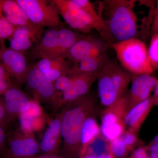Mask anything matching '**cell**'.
<instances>
[{
    "label": "cell",
    "instance_id": "e575fe53",
    "mask_svg": "<svg viewBox=\"0 0 158 158\" xmlns=\"http://www.w3.org/2000/svg\"><path fill=\"white\" fill-rule=\"evenodd\" d=\"M11 81L4 66L0 62V81Z\"/></svg>",
    "mask_w": 158,
    "mask_h": 158
},
{
    "label": "cell",
    "instance_id": "cb8c5ba5",
    "mask_svg": "<svg viewBox=\"0 0 158 158\" xmlns=\"http://www.w3.org/2000/svg\"><path fill=\"white\" fill-rule=\"evenodd\" d=\"M59 4L67 9L72 14L81 20L92 29L98 31L96 23L82 8L74 2L73 0H57Z\"/></svg>",
    "mask_w": 158,
    "mask_h": 158
},
{
    "label": "cell",
    "instance_id": "ffe728a7",
    "mask_svg": "<svg viewBox=\"0 0 158 158\" xmlns=\"http://www.w3.org/2000/svg\"><path fill=\"white\" fill-rule=\"evenodd\" d=\"M43 113L39 102L31 99V106L25 113L19 117L20 129L24 132L33 134L41 129L43 125Z\"/></svg>",
    "mask_w": 158,
    "mask_h": 158
},
{
    "label": "cell",
    "instance_id": "6da1fadb",
    "mask_svg": "<svg viewBox=\"0 0 158 158\" xmlns=\"http://www.w3.org/2000/svg\"><path fill=\"white\" fill-rule=\"evenodd\" d=\"M137 1L105 0L99 2L98 12L106 26L101 37L109 45L137 38L138 19L135 11Z\"/></svg>",
    "mask_w": 158,
    "mask_h": 158
},
{
    "label": "cell",
    "instance_id": "9c48e42d",
    "mask_svg": "<svg viewBox=\"0 0 158 158\" xmlns=\"http://www.w3.org/2000/svg\"><path fill=\"white\" fill-rule=\"evenodd\" d=\"M98 76V75H80L70 76L72 77L70 85L63 92L56 94L53 107L57 110L88 94Z\"/></svg>",
    "mask_w": 158,
    "mask_h": 158
},
{
    "label": "cell",
    "instance_id": "5bb4252c",
    "mask_svg": "<svg viewBox=\"0 0 158 158\" xmlns=\"http://www.w3.org/2000/svg\"><path fill=\"white\" fill-rule=\"evenodd\" d=\"M44 29L35 30L26 27H15L10 40L9 48L24 52L30 50L39 41Z\"/></svg>",
    "mask_w": 158,
    "mask_h": 158
},
{
    "label": "cell",
    "instance_id": "d4e9b609",
    "mask_svg": "<svg viewBox=\"0 0 158 158\" xmlns=\"http://www.w3.org/2000/svg\"><path fill=\"white\" fill-rule=\"evenodd\" d=\"M108 153H111L110 142L106 140L101 134L88 144L81 154L80 158L86 155H96Z\"/></svg>",
    "mask_w": 158,
    "mask_h": 158
},
{
    "label": "cell",
    "instance_id": "74e56055",
    "mask_svg": "<svg viewBox=\"0 0 158 158\" xmlns=\"http://www.w3.org/2000/svg\"><path fill=\"white\" fill-rule=\"evenodd\" d=\"M33 158H65L61 155H46L39 154L36 156L35 157Z\"/></svg>",
    "mask_w": 158,
    "mask_h": 158
},
{
    "label": "cell",
    "instance_id": "f546056e",
    "mask_svg": "<svg viewBox=\"0 0 158 158\" xmlns=\"http://www.w3.org/2000/svg\"><path fill=\"white\" fill-rule=\"evenodd\" d=\"M137 135L136 133L127 131L124 132L123 135L121 136L125 144L131 150L137 143L138 138Z\"/></svg>",
    "mask_w": 158,
    "mask_h": 158
},
{
    "label": "cell",
    "instance_id": "603a6c76",
    "mask_svg": "<svg viewBox=\"0 0 158 158\" xmlns=\"http://www.w3.org/2000/svg\"><path fill=\"white\" fill-rule=\"evenodd\" d=\"M51 2L56 6L59 15L62 16L65 22L71 28L84 34H90L93 30L81 20L72 14L67 9L59 4L57 0H51Z\"/></svg>",
    "mask_w": 158,
    "mask_h": 158
},
{
    "label": "cell",
    "instance_id": "7402d4cb",
    "mask_svg": "<svg viewBox=\"0 0 158 158\" xmlns=\"http://www.w3.org/2000/svg\"><path fill=\"white\" fill-rule=\"evenodd\" d=\"M101 134L100 127L92 115L87 118L82 126L81 132V154L93 140Z\"/></svg>",
    "mask_w": 158,
    "mask_h": 158
},
{
    "label": "cell",
    "instance_id": "7a4b0ae2",
    "mask_svg": "<svg viewBox=\"0 0 158 158\" xmlns=\"http://www.w3.org/2000/svg\"><path fill=\"white\" fill-rule=\"evenodd\" d=\"M93 98L88 94L65 105L61 112L62 147L61 155L65 158H80L81 132L83 123L93 115Z\"/></svg>",
    "mask_w": 158,
    "mask_h": 158
},
{
    "label": "cell",
    "instance_id": "d6a6232c",
    "mask_svg": "<svg viewBox=\"0 0 158 158\" xmlns=\"http://www.w3.org/2000/svg\"><path fill=\"white\" fill-rule=\"evenodd\" d=\"M151 31L152 35L158 33V1L157 2L156 5Z\"/></svg>",
    "mask_w": 158,
    "mask_h": 158
},
{
    "label": "cell",
    "instance_id": "ba28073f",
    "mask_svg": "<svg viewBox=\"0 0 158 158\" xmlns=\"http://www.w3.org/2000/svg\"><path fill=\"white\" fill-rule=\"evenodd\" d=\"M109 44L102 38L88 35L79 40L69 51L65 59L75 63L89 57L106 54Z\"/></svg>",
    "mask_w": 158,
    "mask_h": 158
},
{
    "label": "cell",
    "instance_id": "9a60e30c",
    "mask_svg": "<svg viewBox=\"0 0 158 158\" xmlns=\"http://www.w3.org/2000/svg\"><path fill=\"white\" fill-rule=\"evenodd\" d=\"M0 18L15 27H26L35 30L44 29L31 22L15 0H0Z\"/></svg>",
    "mask_w": 158,
    "mask_h": 158
},
{
    "label": "cell",
    "instance_id": "4fadbf2b",
    "mask_svg": "<svg viewBox=\"0 0 158 158\" xmlns=\"http://www.w3.org/2000/svg\"><path fill=\"white\" fill-rule=\"evenodd\" d=\"M62 113L60 112L50 122L39 143L40 154L59 155L62 143Z\"/></svg>",
    "mask_w": 158,
    "mask_h": 158
},
{
    "label": "cell",
    "instance_id": "277c9868",
    "mask_svg": "<svg viewBox=\"0 0 158 158\" xmlns=\"http://www.w3.org/2000/svg\"><path fill=\"white\" fill-rule=\"evenodd\" d=\"M114 50L120 65L133 75H152L153 69L148 49L144 41L134 38L110 45Z\"/></svg>",
    "mask_w": 158,
    "mask_h": 158
},
{
    "label": "cell",
    "instance_id": "4dcf8cb0",
    "mask_svg": "<svg viewBox=\"0 0 158 158\" xmlns=\"http://www.w3.org/2000/svg\"><path fill=\"white\" fill-rule=\"evenodd\" d=\"M10 123L11 122L6 111L3 98L0 96V126L6 129Z\"/></svg>",
    "mask_w": 158,
    "mask_h": 158
},
{
    "label": "cell",
    "instance_id": "8992f818",
    "mask_svg": "<svg viewBox=\"0 0 158 158\" xmlns=\"http://www.w3.org/2000/svg\"><path fill=\"white\" fill-rule=\"evenodd\" d=\"M40 154L39 143L33 134L20 129L8 136L5 155L8 158H33Z\"/></svg>",
    "mask_w": 158,
    "mask_h": 158
},
{
    "label": "cell",
    "instance_id": "4316f807",
    "mask_svg": "<svg viewBox=\"0 0 158 158\" xmlns=\"http://www.w3.org/2000/svg\"><path fill=\"white\" fill-rule=\"evenodd\" d=\"M148 53L153 69L158 70V33L152 35Z\"/></svg>",
    "mask_w": 158,
    "mask_h": 158
},
{
    "label": "cell",
    "instance_id": "60d3db41",
    "mask_svg": "<svg viewBox=\"0 0 158 158\" xmlns=\"http://www.w3.org/2000/svg\"><path fill=\"white\" fill-rule=\"evenodd\" d=\"M0 50H1V48H0Z\"/></svg>",
    "mask_w": 158,
    "mask_h": 158
},
{
    "label": "cell",
    "instance_id": "30bf717a",
    "mask_svg": "<svg viewBox=\"0 0 158 158\" xmlns=\"http://www.w3.org/2000/svg\"><path fill=\"white\" fill-rule=\"evenodd\" d=\"M25 84L34 99L53 104L56 96L53 82L34 65L29 69Z\"/></svg>",
    "mask_w": 158,
    "mask_h": 158
},
{
    "label": "cell",
    "instance_id": "44dd1931",
    "mask_svg": "<svg viewBox=\"0 0 158 158\" xmlns=\"http://www.w3.org/2000/svg\"><path fill=\"white\" fill-rule=\"evenodd\" d=\"M85 36L86 34L72 31L70 29L65 28H59L56 47L51 57L65 58L74 44Z\"/></svg>",
    "mask_w": 158,
    "mask_h": 158
},
{
    "label": "cell",
    "instance_id": "f1b7e54d",
    "mask_svg": "<svg viewBox=\"0 0 158 158\" xmlns=\"http://www.w3.org/2000/svg\"><path fill=\"white\" fill-rule=\"evenodd\" d=\"M72 81V77L69 76L67 73L61 76L54 82V88L56 94L61 93L66 90L70 85Z\"/></svg>",
    "mask_w": 158,
    "mask_h": 158
},
{
    "label": "cell",
    "instance_id": "8d00e7d4",
    "mask_svg": "<svg viewBox=\"0 0 158 158\" xmlns=\"http://www.w3.org/2000/svg\"><path fill=\"white\" fill-rule=\"evenodd\" d=\"M153 91V94L151 96V97L153 102L154 106H158V78Z\"/></svg>",
    "mask_w": 158,
    "mask_h": 158
},
{
    "label": "cell",
    "instance_id": "e0dca14e",
    "mask_svg": "<svg viewBox=\"0 0 158 158\" xmlns=\"http://www.w3.org/2000/svg\"><path fill=\"white\" fill-rule=\"evenodd\" d=\"M59 29L50 28L44 31L42 37L30 50L31 59H41L52 56L58 43Z\"/></svg>",
    "mask_w": 158,
    "mask_h": 158
},
{
    "label": "cell",
    "instance_id": "7c38bea8",
    "mask_svg": "<svg viewBox=\"0 0 158 158\" xmlns=\"http://www.w3.org/2000/svg\"><path fill=\"white\" fill-rule=\"evenodd\" d=\"M3 96L11 123L19 118L20 115L27 112L31 106V100L18 85L13 84L7 89Z\"/></svg>",
    "mask_w": 158,
    "mask_h": 158
},
{
    "label": "cell",
    "instance_id": "f35d334b",
    "mask_svg": "<svg viewBox=\"0 0 158 158\" xmlns=\"http://www.w3.org/2000/svg\"><path fill=\"white\" fill-rule=\"evenodd\" d=\"M154 142H158V134L153 138L152 141L151 143H154Z\"/></svg>",
    "mask_w": 158,
    "mask_h": 158
},
{
    "label": "cell",
    "instance_id": "2e32d148",
    "mask_svg": "<svg viewBox=\"0 0 158 158\" xmlns=\"http://www.w3.org/2000/svg\"><path fill=\"white\" fill-rule=\"evenodd\" d=\"M72 62L62 57H49L40 59L34 65L52 82L67 73L72 66Z\"/></svg>",
    "mask_w": 158,
    "mask_h": 158
},
{
    "label": "cell",
    "instance_id": "5b68a950",
    "mask_svg": "<svg viewBox=\"0 0 158 158\" xmlns=\"http://www.w3.org/2000/svg\"><path fill=\"white\" fill-rule=\"evenodd\" d=\"M31 22L41 27L54 28L61 24L60 15L51 1L15 0Z\"/></svg>",
    "mask_w": 158,
    "mask_h": 158
},
{
    "label": "cell",
    "instance_id": "83f0119b",
    "mask_svg": "<svg viewBox=\"0 0 158 158\" xmlns=\"http://www.w3.org/2000/svg\"><path fill=\"white\" fill-rule=\"evenodd\" d=\"M15 27L7 21L0 18V45L5 46V40L9 39L14 32Z\"/></svg>",
    "mask_w": 158,
    "mask_h": 158
},
{
    "label": "cell",
    "instance_id": "1f68e13d",
    "mask_svg": "<svg viewBox=\"0 0 158 158\" xmlns=\"http://www.w3.org/2000/svg\"><path fill=\"white\" fill-rule=\"evenodd\" d=\"M8 136L6 129L0 126V154L6 153L8 145Z\"/></svg>",
    "mask_w": 158,
    "mask_h": 158
},
{
    "label": "cell",
    "instance_id": "52a82bcc",
    "mask_svg": "<svg viewBox=\"0 0 158 158\" xmlns=\"http://www.w3.org/2000/svg\"><path fill=\"white\" fill-rule=\"evenodd\" d=\"M0 62L10 78L18 86L25 84L29 69L27 58L23 52L1 47Z\"/></svg>",
    "mask_w": 158,
    "mask_h": 158
},
{
    "label": "cell",
    "instance_id": "d590c367",
    "mask_svg": "<svg viewBox=\"0 0 158 158\" xmlns=\"http://www.w3.org/2000/svg\"><path fill=\"white\" fill-rule=\"evenodd\" d=\"M81 158H115L111 153L103 154L96 155H86L82 156Z\"/></svg>",
    "mask_w": 158,
    "mask_h": 158
},
{
    "label": "cell",
    "instance_id": "ab89813d",
    "mask_svg": "<svg viewBox=\"0 0 158 158\" xmlns=\"http://www.w3.org/2000/svg\"><path fill=\"white\" fill-rule=\"evenodd\" d=\"M130 158H149V156L147 157H141V158H132V157H130Z\"/></svg>",
    "mask_w": 158,
    "mask_h": 158
},
{
    "label": "cell",
    "instance_id": "484cf974",
    "mask_svg": "<svg viewBox=\"0 0 158 158\" xmlns=\"http://www.w3.org/2000/svg\"><path fill=\"white\" fill-rule=\"evenodd\" d=\"M110 149L115 158H125L131 151L125 144L121 136L110 142Z\"/></svg>",
    "mask_w": 158,
    "mask_h": 158
},
{
    "label": "cell",
    "instance_id": "3957f363",
    "mask_svg": "<svg viewBox=\"0 0 158 158\" xmlns=\"http://www.w3.org/2000/svg\"><path fill=\"white\" fill-rule=\"evenodd\" d=\"M131 77V73L118 62L110 60L97 79L102 104L108 107L126 95Z\"/></svg>",
    "mask_w": 158,
    "mask_h": 158
},
{
    "label": "cell",
    "instance_id": "836d02e7",
    "mask_svg": "<svg viewBox=\"0 0 158 158\" xmlns=\"http://www.w3.org/2000/svg\"><path fill=\"white\" fill-rule=\"evenodd\" d=\"M12 85L11 81H0V96L4 95L7 89Z\"/></svg>",
    "mask_w": 158,
    "mask_h": 158
},
{
    "label": "cell",
    "instance_id": "8fae6325",
    "mask_svg": "<svg viewBox=\"0 0 158 158\" xmlns=\"http://www.w3.org/2000/svg\"><path fill=\"white\" fill-rule=\"evenodd\" d=\"M131 85L127 94L128 111L151 97L157 78L150 74L133 75Z\"/></svg>",
    "mask_w": 158,
    "mask_h": 158
},
{
    "label": "cell",
    "instance_id": "ac0fdd59",
    "mask_svg": "<svg viewBox=\"0 0 158 158\" xmlns=\"http://www.w3.org/2000/svg\"><path fill=\"white\" fill-rule=\"evenodd\" d=\"M153 106L152 99L150 97L129 110L124 119L127 131L137 134Z\"/></svg>",
    "mask_w": 158,
    "mask_h": 158
},
{
    "label": "cell",
    "instance_id": "d6986e66",
    "mask_svg": "<svg viewBox=\"0 0 158 158\" xmlns=\"http://www.w3.org/2000/svg\"><path fill=\"white\" fill-rule=\"evenodd\" d=\"M106 54L83 59L75 63L67 72L70 76L80 75H98L110 61Z\"/></svg>",
    "mask_w": 158,
    "mask_h": 158
}]
</instances>
